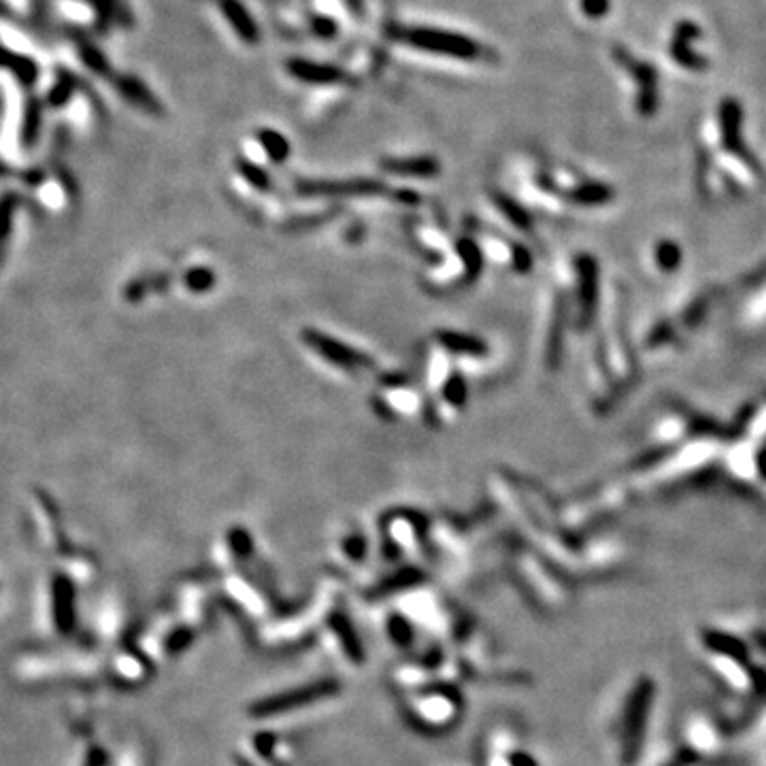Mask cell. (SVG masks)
Returning <instances> with one entry per match:
<instances>
[{"label": "cell", "mask_w": 766, "mask_h": 766, "mask_svg": "<svg viewBox=\"0 0 766 766\" xmlns=\"http://www.w3.org/2000/svg\"><path fill=\"white\" fill-rule=\"evenodd\" d=\"M407 43L419 47V50L433 51V54H443V56H454V57H475L477 47L471 43L469 39L451 33H440V30H430V28H413L407 30V34L402 36Z\"/></svg>", "instance_id": "1"}, {"label": "cell", "mask_w": 766, "mask_h": 766, "mask_svg": "<svg viewBox=\"0 0 766 766\" xmlns=\"http://www.w3.org/2000/svg\"><path fill=\"white\" fill-rule=\"evenodd\" d=\"M649 699H652V684H649V679H647L637 687V692H634V696L631 701V707H628L626 739H628V747H632V754L637 752V749H634V743H637L639 737H641L643 717H645V711H647V707H649Z\"/></svg>", "instance_id": "2"}, {"label": "cell", "mask_w": 766, "mask_h": 766, "mask_svg": "<svg viewBox=\"0 0 766 766\" xmlns=\"http://www.w3.org/2000/svg\"><path fill=\"white\" fill-rule=\"evenodd\" d=\"M0 66H7L26 86L34 83L36 77H39V66H36L30 57L15 56L9 50H4V47H0Z\"/></svg>", "instance_id": "3"}, {"label": "cell", "mask_w": 766, "mask_h": 766, "mask_svg": "<svg viewBox=\"0 0 766 766\" xmlns=\"http://www.w3.org/2000/svg\"><path fill=\"white\" fill-rule=\"evenodd\" d=\"M294 75H298L304 81H333L337 80L339 73L333 71L330 66H319V65H309V62H301V65L292 66Z\"/></svg>", "instance_id": "4"}, {"label": "cell", "mask_w": 766, "mask_h": 766, "mask_svg": "<svg viewBox=\"0 0 766 766\" xmlns=\"http://www.w3.org/2000/svg\"><path fill=\"white\" fill-rule=\"evenodd\" d=\"M226 9H228V15H230V22H233L234 26H237V30L241 34L245 36V39H249V41H254V26H251V22L248 19V15H245V11L241 7H237V4H226Z\"/></svg>", "instance_id": "5"}, {"label": "cell", "mask_w": 766, "mask_h": 766, "mask_svg": "<svg viewBox=\"0 0 766 766\" xmlns=\"http://www.w3.org/2000/svg\"><path fill=\"white\" fill-rule=\"evenodd\" d=\"M36 128H39V104L30 103L28 111H26V126H24V139L33 141L36 139Z\"/></svg>", "instance_id": "6"}]
</instances>
